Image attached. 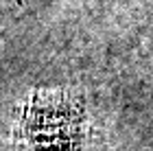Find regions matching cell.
<instances>
[{
	"label": "cell",
	"mask_w": 153,
	"mask_h": 151,
	"mask_svg": "<svg viewBox=\"0 0 153 151\" xmlns=\"http://www.w3.org/2000/svg\"><path fill=\"white\" fill-rule=\"evenodd\" d=\"M24 132L35 151H74L81 140V114L66 101H35Z\"/></svg>",
	"instance_id": "6da1fadb"
}]
</instances>
